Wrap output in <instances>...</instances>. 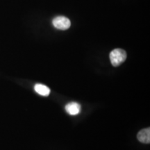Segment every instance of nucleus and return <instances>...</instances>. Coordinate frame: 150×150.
<instances>
[{
	"mask_svg": "<svg viewBox=\"0 0 150 150\" xmlns=\"http://www.w3.org/2000/svg\"><path fill=\"white\" fill-rule=\"evenodd\" d=\"M109 57L112 66L117 67L127 59V53L122 49H115L110 53Z\"/></svg>",
	"mask_w": 150,
	"mask_h": 150,
	"instance_id": "nucleus-1",
	"label": "nucleus"
},
{
	"mask_svg": "<svg viewBox=\"0 0 150 150\" xmlns=\"http://www.w3.org/2000/svg\"><path fill=\"white\" fill-rule=\"evenodd\" d=\"M52 24L56 29L59 30H67L71 26L70 20L64 16L56 17L52 21Z\"/></svg>",
	"mask_w": 150,
	"mask_h": 150,
	"instance_id": "nucleus-2",
	"label": "nucleus"
},
{
	"mask_svg": "<svg viewBox=\"0 0 150 150\" xmlns=\"http://www.w3.org/2000/svg\"><path fill=\"white\" fill-rule=\"evenodd\" d=\"M65 110L71 115H78L81 112V105L77 102H70L65 106Z\"/></svg>",
	"mask_w": 150,
	"mask_h": 150,
	"instance_id": "nucleus-3",
	"label": "nucleus"
},
{
	"mask_svg": "<svg viewBox=\"0 0 150 150\" xmlns=\"http://www.w3.org/2000/svg\"><path fill=\"white\" fill-rule=\"evenodd\" d=\"M137 138L142 143L149 144L150 142V129L146 128L140 130L137 135Z\"/></svg>",
	"mask_w": 150,
	"mask_h": 150,
	"instance_id": "nucleus-4",
	"label": "nucleus"
},
{
	"mask_svg": "<svg viewBox=\"0 0 150 150\" xmlns=\"http://www.w3.org/2000/svg\"><path fill=\"white\" fill-rule=\"evenodd\" d=\"M34 90L38 95H42V96L46 97L48 96L50 94V89L47 86L43 85V84L37 83L34 86Z\"/></svg>",
	"mask_w": 150,
	"mask_h": 150,
	"instance_id": "nucleus-5",
	"label": "nucleus"
}]
</instances>
